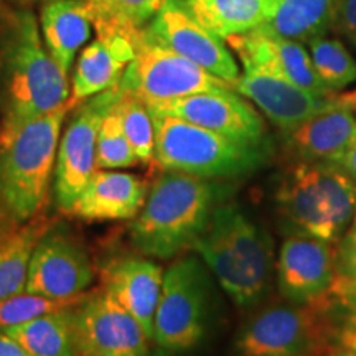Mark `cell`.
I'll list each match as a JSON object with an SVG mask.
<instances>
[{
	"label": "cell",
	"instance_id": "obj_1",
	"mask_svg": "<svg viewBox=\"0 0 356 356\" xmlns=\"http://www.w3.org/2000/svg\"><path fill=\"white\" fill-rule=\"evenodd\" d=\"M70 97L68 74L44 47L35 13L26 7L8 12L0 30V126H22Z\"/></svg>",
	"mask_w": 356,
	"mask_h": 356
},
{
	"label": "cell",
	"instance_id": "obj_2",
	"mask_svg": "<svg viewBox=\"0 0 356 356\" xmlns=\"http://www.w3.org/2000/svg\"><path fill=\"white\" fill-rule=\"evenodd\" d=\"M228 185L184 172L163 170L149 188L131 225L132 244L142 256L167 261L191 251L225 202Z\"/></svg>",
	"mask_w": 356,
	"mask_h": 356
},
{
	"label": "cell",
	"instance_id": "obj_3",
	"mask_svg": "<svg viewBox=\"0 0 356 356\" xmlns=\"http://www.w3.org/2000/svg\"><path fill=\"white\" fill-rule=\"evenodd\" d=\"M191 251L239 309L259 305L269 293L275 269L273 239L239 204L222 202Z\"/></svg>",
	"mask_w": 356,
	"mask_h": 356
},
{
	"label": "cell",
	"instance_id": "obj_4",
	"mask_svg": "<svg viewBox=\"0 0 356 356\" xmlns=\"http://www.w3.org/2000/svg\"><path fill=\"white\" fill-rule=\"evenodd\" d=\"M78 104L70 97L60 108L22 126H0V203L19 222L47 208L61 129Z\"/></svg>",
	"mask_w": 356,
	"mask_h": 356
},
{
	"label": "cell",
	"instance_id": "obj_5",
	"mask_svg": "<svg viewBox=\"0 0 356 356\" xmlns=\"http://www.w3.org/2000/svg\"><path fill=\"white\" fill-rule=\"evenodd\" d=\"M346 302L328 293L297 304H269L251 314L234 341L236 356H330L340 346Z\"/></svg>",
	"mask_w": 356,
	"mask_h": 356
},
{
	"label": "cell",
	"instance_id": "obj_6",
	"mask_svg": "<svg viewBox=\"0 0 356 356\" xmlns=\"http://www.w3.org/2000/svg\"><path fill=\"white\" fill-rule=\"evenodd\" d=\"M292 233L338 243L356 216V180L338 163L293 160L275 190Z\"/></svg>",
	"mask_w": 356,
	"mask_h": 356
},
{
	"label": "cell",
	"instance_id": "obj_7",
	"mask_svg": "<svg viewBox=\"0 0 356 356\" xmlns=\"http://www.w3.org/2000/svg\"><path fill=\"white\" fill-rule=\"evenodd\" d=\"M154 115L155 162L162 170L184 172L211 180H229L259 170L267 150L239 144L170 115Z\"/></svg>",
	"mask_w": 356,
	"mask_h": 356
},
{
	"label": "cell",
	"instance_id": "obj_8",
	"mask_svg": "<svg viewBox=\"0 0 356 356\" xmlns=\"http://www.w3.org/2000/svg\"><path fill=\"white\" fill-rule=\"evenodd\" d=\"M211 275L197 252L168 266L154 318V341L159 348L180 353L202 343L211 315Z\"/></svg>",
	"mask_w": 356,
	"mask_h": 356
},
{
	"label": "cell",
	"instance_id": "obj_9",
	"mask_svg": "<svg viewBox=\"0 0 356 356\" xmlns=\"http://www.w3.org/2000/svg\"><path fill=\"white\" fill-rule=\"evenodd\" d=\"M134 48L136 56L124 71L119 86L122 91L139 96L147 106L203 91L233 88L188 58L157 42L144 30L134 37Z\"/></svg>",
	"mask_w": 356,
	"mask_h": 356
},
{
	"label": "cell",
	"instance_id": "obj_10",
	"mask_svg": "<svg viewBox=\"0 0 356 356\" xmlns=\"http://www.w3.org/2000/svg\"><path fill=\"white\" fill-rule=\"evenodd\" d=\"M122 95L121 86L79 102L66 122L58 144L53 193L61 211L71 213L74 203L97 170L96 144L102 119Z\"/></svg>",
	"mask_w": 356,
	"mask_h": 356
},
{
	"label": "cell",
	"instance_id": "obj_11",
	"mask_svg": "<svg viewBox=\"0 0 356 356\" xmlns=\"http://www.w3.org/2000/svg\"><path fill=\"white\" fill-rule=\"evenodd\" d=\"M149 109L152 114L181 119L239 144L269 149L261 114L234 88L197 92L149 106Z\"/></svg>",
	"mask_w": 356,
	"mask_h": 356
},
{
	"label": "cell",
	"instance_id": "obj_12",
	"mask_svg": "<svg viewBox=\"0 0 356 356\" xmlns=\"http://www.w3.org/2000/svg\"><path fill=\"white\" fill-rule=\"evenodd\" d=\"M76 356H149L140 323L104 291L88 293L73 307Z\"/></svg>",
	"mask_w": 356,
	"mask_h": 356
},
{
	"label": "cell",
	"instance_id": "obj_13",
	"mask_svg": "<svg viewBox=\"0 0 356 356\" xmlns=\"http://www.w3.org/2000/svg\"><path fill=\"white\" fill-rule=\"evenodd\" d=\"M144 32L233 88L241 74L228 43L200 24L185 0H163Z\"/></svg>",
	"mask_w": 356,
	"mask_h": 356
},
{
	"label": "cell",
	"instance_id": "obj_14",
	"mask_svg": "<svg viewBox=\"0 0 356 356\" xmlns=\"http://www.w3.org/2000/svg\"><path fill=\"white\" fill-rule=\"evenodd\" d=\"M95 277V266L83 243L55 225L35 248L25 291L50 299H71L83 296Z\"/></svg>",
	"mask_w": 356,
	"mask_h": 356
},
{
	"label": "cell",
	"instance_id": "obj_15",
	"mask_svg": "<svg viewBox=\"0 0 356 356\" xmlns=\"http://www.w3.org/2000/svg\"><path fill=\"white\" fill-rule=\"evenodd\" d=\"M280 296L305 304L333 292L337 280V243L292 233L282 241L275 262Z\"/></svg>",
	"mask_w": 356,
	"mask_h": 356
},
{
	"label": "cell",
	"instance_id": "obj_16",
	"mask_svg": "<svg viewBox=\"0 0 356 356\" xmlns=\"http://www.w3.org/2000/svg\"><path fill=\"white\" fill-rule=\"evenodd\" d=\"M226 43L238 56L243 70L270 71L318 97L337 96L320 79L304 43L267 33L261 29L236 35L226 40Z\"/></svg>",
	"mask_w": 356,
	"mask_h": 356
},
{
	"label": "cell",
	"instance_id": "obj_17",
	"mask_svg": "<svg viewBox=\"0 0 356 356\" xmlns=\"http://www.w3.org/2000/svg\"><path fill=\"white\" fill-rule=\"evenodd\" d=\"M234 89L284 134L327 108L335 97H318L279 74L254 68L243 70Z\"/></svg>",
	"mask_w": 356,
	"mask_h": 356
},
{
	"label": "cell",
	"instance_id": "obj_18",
	"mask_svg": "<svg viewBox=\"0 0 356 356\" xmlns=\"http://www.w3.org/2000/svg\"><path fill=\"white\" fill-rule=\"evenodd\" d=\"M101 282L102 291L127 310L154 341V318L163 282L162 266L147 256L121 257L102 267Z\"/></svg>",
	"mask_w": 356,
	"mask_h": 356
},
{
	"label": "cell",
	"instance_id": "obj_19",
	"mask_svg": "<svg viewBox=\"0 0 356 356\" xmlns=\"http://www.w3.org/2000/svg\"><path fill=\"white\" fill-rule=\"evenodd\" d=\"M286 136V149L299 162L338 163L356 140V115L340 97Z\"/></svg>",
	"mask_w": 356,
	"mask_h": 356
},
{
	"label": "cell",
	"instance_id": "obj_20",
	"mask_svg": "<svg viewBox=\"0 0 356 356\" xmlns=\"http://www.w3.org/2000/svg\"><path fill=\"white\" fill-rule=\"evenodd\" d=\"M150 186L129 172L97 168L74 203L71 215L84 221L132 220L144 207Z\"/></svg>",
	"mask_w": 356,
	"mask_h": 356
},
{
	"label": "cell",
	"instance_id": "obj_21",
	"mask_svg": "<svg viewBox=\"0 0 356 356\" xmlns=\"http://www.w3.org/2000/svg\"><path fill=\"white\" fill-rule=\"evenodd\" d=\"M134 37L118 32H96V38L81 51L74 66L71 99L83 102L118 86L136 56Z\"/></svg>",
	"mask_w": 356,
	"mask_h": 356
},
{
	"label": "cell",
	"instance_id": "obj_22",
	"mask_svg": "<svg viewBox=\"0 0 356 356\" xmlns=\"http://www.w3.org/2000/svg\"><path fill=\"white\" fill-rule=\"evenodd\" d=\"M95 29L84 0H48L40 10V32L44 47L65 74H70L78 51Z\"/></svg>",
	"mask_w": 356,
	"mask_h": 356
},
{
	"label": "cell",
	"instance_id": "obj_23",
	"mask_svg": "<svg viewBox=\"0 0 356 356\" xmlns=\"http://www.w3.org/2000/svg\"><path fill=\"white\" fill-rule=\"evenodd\" d=\"M337 0H269V17L259 26L267 33L309 43L332 30Z\"/></svg>",
	"mask_w": 356,
	"mask_h": 356
},
{
	"label": "cell",
	"instance_id": "obj_24",
	"mask_svg": "<svg viewBox=\"0 0 356 356\" xmlns=\"http://www.w3.org/2000/svg\"><path fill=\"white\" fill-rule=\"evenodd\" d=\"M56 225L47 211L20 222L0 243V302L25 291L32 254L47 231Z\"/></svg>",
	"mask_w": 356,
	"mask_h": 356
},
{
	"label": "cell",
	"instance_id": "obj_25",
	"mask_svg": "<svg viewBox=\"0 0 356 356\" xmlns=\"http://www.w3.org/2000/svg\"><path fill=\"white\" fill-rule=\"evenodd\" d=\"M210 32L226 40L259 29L269 17V0H185Z\"/></svg>",
	"mask_w": 356,
	"mask_h": 356
},
{
	"label": "cell",
	"instance_id": "obj_26",
	"mask_svg": "<svg viewBox=\"0 0 356 356\" xmlns=\"http://www.w3.org/2000/svg\"><path fill=\"white\" fill-rule=\"evenodd\" d=\"M0 332L10 335L30 356H76L73 307Z\"/></svg>",
	"mask_w": 356,
	"mask_h": 356
},
{
	"label": "cell",
	"instance_id": "obj_27",
	"mask_svg": "<svg viewBox=\"0 0 356 356\" xmlns=\"http://www.w3.org/2000/svg\"><path fill=\"white\" fill-rule=\"evenodd\" d=\"M96 32L137 35L144 30L163 0H84Z\"/></svg>",
	"mask_w": 356,
	"mask_h": 356
},
{
	"label": "cell",
	"instance_id": "obj_28",
	"mask_svg": "<svg viewBox=\"0 0 356 356\" xmlns=\"http://www.w3.org/2000/svg\"><path fill=\"white\" fill-rule=\"evenodd\" d=\"M307 47L320 79L330 91H341L356 81V60L343 42L323 35L312 38Z\"/></svg>",
	"mask_w": 356,
	"mask_h": 356
},
{
	"label": "cell",
	"instance_id": "obj_29",
	"mask_svg": "<svg viewBox=\"0 0 356 356\" xmlns=\"http://www.w3.org/2000/svg\"><path fill=\"white\" fill-rule=\"evenodd\" d=\"M113 109L140 163H152L155 160V124L149 106L139 96L122 91Z\"/></svg>",
	"mask_w": 356,
	"mask_h": 356
},
{
	"label": "cell",
	"instance_id": "obj_30",
	"mask_svg": "<svg viewBox=\"0 0 356 356\" xmlns=\"http://www.w3.org/2000/svg\"><path fill=\"white\" fill-rule=\"evenodd\" d=\"M140 160L134 152L131 142L122 131L121 121L114 109L102 119L96 144V163L102 170H119V168L136 167Z\"/></svg>",
	"mask_w": 356,
	"mask_h": 356
},
{
	"label": "cell",
	"instance_id": "obj_31",
	"mask_svg": "<svg viewBox=\"0 0 356 356\" xmlns=\"http://www.w3.org/2000/svg\"><path fill=\"white\" fill-rule=\"evenodd\" d=\"M86 293L71 299H50V297L37 296V293L20 292L0 302V330L15 327V325L25 323L42 315L51 314V312L66 310L78 305Z\"/></svg>",
	"mask_w": 356,
	"mask_h": 356
},
{
	"label": "cell",
	"instance_id": "obj_32",
	"mask_svg": "<svg viewBox=\"0 0 356 356\" xmlns=\"http://www.w3.org/2000/svg\"><path fill=\"white\" fill-rule=\"evenodd\" d=\"M333 293L343 300L356 296V216L337 243V280Z\"/></svg>",
	"mask_w": 356,
	"mask_h": 356
},
{
	"label": "cell",
	"instance_id": "obj_33",
	"mask_svg": "<svg viewBox=\"0 0 356 356\" xmlns=\"http://www.w3.org/2000/svg\"><path fill=\"white\" fill-rule=\"evenodd\" d=\"M332 30L356 44V0H337Z\"/></svg>",
	"mask_w": 356,
	"mask_h": 356
},
{
	"label": "cell",
	"instance_id": "obj_34",
	"mask_svg": "<svg viewBox=\"0 0 356 356\" xmlns=\"http://www.w3.org/2000/svg\"><path fill=\"white\" fill-rule=\"evenodd\" d=\"M345 322L340 333V346L356 350V296L346 299Z\"/></svg>",
	"mask_w": 356,
	"mask_h": 356
},
{
	"label": "cell",
	"instance_id": "obj_35",
	"mask_svg": "<svg viewBox=\"0 0 356 356\" xmlns=\"http://www.w3.org/2000/svg\"><path fill=\"white\" fill-rule=\"evenodd\" d=\"M0 356H30L15 340L7 333L0 332Z\"/></svg>",
	"mask_w": 356,
	"mask_h": 356
},
{
	"label": "cell",
	"instance_id": "obj_36",
	"mask_svg": "<svg viewBox=\"0 0 356 356\" xmlns=\"http://www.w3.org/2000/svg\"><path fill=\"white\" fill-rule=\"evenodd\" d=\"M19 225L20 222L2 207V203H0V243H2L3 239L7 238V234L10 233L12 229H15Z\"/></svg>",
	"mask_w": 356,
	"mask_h": 356
},
{
	"label": "cell",
	"instance_id": "obj_37",
	"mask_svg": "<svg viewBox=\"0 0 356 356\" xmlns=\"http://www.w3.org/2000/svg\"><path fill=\"white\" fill-rule=\"evenodd\" d=\"M338 165L343 168V170L348 172L350 175L356 180V140L351 144L348 152L345 154V157L338 162Z\"/></svg>",
	"mask_w": 356,
	"mask_h": 356
},
{
	"label": "cell",
	"instance_id": "obj_38",
	"mask_svg": "<svg viewBox=\"0 0 356 356\" xmlns=\"http://www.w3.org/2000/svg\"><path fill=\"white\" fill-rule=\"evenodd\" d=\"M338 97H340V99L343 101L345 104L348 106V108H350L351 111H353L355 115H356V89H355V91L345 92V95H340Z\"/></svg>",
	"mask_w": 356,
	"mask_h": 356
},
{
	"label": "cell",
	"instance_id": "obj_39",
	"mask_svg": "<svg viewBox=\"0 0 356 356\" xmlns=\"http://www.w3.org/2000/svg\"><path fill=\"white\" fill-rule=\"evenodd\" d=\"M330 356H356V350L346 348V346H338Z\"/></svg>",
	"mask_w": 356,
	"mask_h": 356
},
{
	"label": "cell",
	"instance_id": "obj_40",
	"mask_svg": "<svg viewBox=\"0 0 356 356\" xmlns=\"http://www.w3.org/2000/svg\"><path fill=\"white\" fill-rule=\"evenodd\" d=\"M149 356H177V353H173V351H168V350H163V348H159L155 351H150Z\"/></svg>",
	"mask_w": 356,
	"mask_h": 356
},
{
	"label": "cell",
	"instance_id": "obj_41",
	"mask_svg": "<svg viewBox=\"0 0 356 356\" xmlns=\"http://www.w3.org/2000/svg\"><path fill=\"white\" fill-rule=\"evenodd\" d=\"M15 2H20L22 6H24V3H30V2H37V0H15ZM44 2H48V0H44Z\"/></svg>",
	"mask_w": 356,
	"mask_h": 356
}]
</instances>
